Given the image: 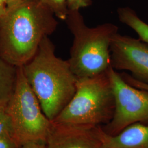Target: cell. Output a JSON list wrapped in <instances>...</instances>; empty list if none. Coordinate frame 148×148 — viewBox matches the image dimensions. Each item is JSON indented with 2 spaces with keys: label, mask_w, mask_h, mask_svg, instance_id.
I'll list each match as a JSON object with an SVG mask.
<instances>
[{
  "label": "cell",
  "mask_w": 148,
  "mask_h": 148,
  "mask_svg": "<svg viewBox=\"0 0 148 148\" xmlns=\"http://www.w3.org/2000/svg\"><path fill=\"white\" fill-rule=\"evenodd\" d=\"M22 68L43 113L53 121L76 90L78 78L71 70L68 60L56 56L55 46L46 36L34 57Z\"/></svg>",
  "instance_id": "7a4b0ae2"
},
{
  "label": "cell",
  "mask_w": 148,
  "mask_h": 148,
  "mask_svg": "<svg viewBox=\"0 0 148 148\" xmlns=\"http://www.w3.org/2000/svg\"><path fill=\"white\" fill-rule=\"evenodd\" d=\"M111 66L128 70L136 79L148 84V43L116 33L110 45Z\"/></svg>",
  "instance_id": "52a82bcc"
},
{
  "label": "cell",
  "mask_w": 148,
  "mask_h": 148,
  "mask_svg": "<svg viewBox=\"0 0 148 148\" xmlns=\"http://www.w3.org/2000/svg\"><path fill=\"white\" fill-rule=\"evenodd\" d=\"M99 127H75L52 122L47 148H105Z\"/></svg>",
  "instance_id": "ba28073f"
},
{
  "label": "cell",
  "mask_w": 148,
  "mask_h": 148,
  "mask_svg": "<svg viewBox=\"0 0 148 148\" xmlns=\"http://www.w3.org/2000/svg\"><path fill=\"white\" fill-rule=\"evenodd\" d=\"M65 22L74 37L68 60L75 76L91 77L106 72L111 67L110 48L118 27L110 23L87 27L79 11H69Z\"/></svg>",
  "instance_id": "3957f363"
},
{
  "label": "cell",
  "mask_w": 148,
  "mask_h": 148,
  "mask_svg": "<svg viewBox=\"0 0 148 148\" xmlns=\"http://www.w3.org/2000/svg\"><path fill=\"white\" fill-rule=\"evenodd\" d=\"M18 67L0 59V108L6 106L16 88Z\"/></svg>",
  "instance_id": "30bf717a"
},
{
  "label": "cell",
  "mask_w": 148,
  "mask_h": 148,
  "mask_svg": "<svg viewBox=\"0 0 148 148\" xmlns=\"http://www.w3.org/2000/svg\"><path fill=\"white\" fill-rule=\"evenodd\" d=\"M69 11H79L92 5V0H67Z\"/></svg>",
  "instance_id": "5bb4252c"
},
{
  "label": "cell",
  "mask_w": 148,
  "mask_h": 148,
  "mask_svg": "<svg viewBox=\"0 0 148 148\" xmlns=\"http://www.w3.org/2000/svg\"><path fill=\"white\" fill-rule=\"evenodd\" d=\"M5 108L11 117L15 138L21 145L29 141L46 143L52 122L43 113L22 66L18 67L16 88Z\"/></svg>",
  "instance_id": "5b68a950"
},
{
  "label": "cell",
  "mask_w": 148,
  "mask_h": 148,
  "mask_svg": "<svg viewBox=\"0 0 148 148\" xmlns=\"http://www.w3.org/2000/svg\"><path fill=\"white\" fill-rule=\"evenodd\" d=\"M108 73L114 95L115 110L104 131L114 136L135 123L148 125V90L130 85L111 66Z\"/></svg>",
  "instance_id": "8992f818"
},
{
  "label": "cell",
  "mask_w": 148,
  "mask_h": 148,
  "mask_svg": "<svg viewBox=\"0 0 148 148\" xmlns=\"http://www.w3.org/2000/svg\"><path fill=\"white\" fill-rule=\"evenodd\" d=\"M7 10V4L5 0H0V18L4 16Z\"/></svg>",
  "instance_id": "ac0fdd59"
},
{
  "label": "cell",
  "mask_w": 148,
  "mask_h": 148,
  "mask_svg": "<svg viewBox=\"0 0 148 148\" xmlns=\"http://www.w3.org/2000/svg\"><path fill=\"white\" fill-rule=\"evenodd\" d=\"M43 5L53 12L54 16L59 19L65 21L69 10L67 0H39Z\"/></svg>",
  "instance_id": "7c38bea8"
},
{
  "label": "cell",
  "mask_w": 148,
  "mask_h": 148,
  "mask_svg": "<svg viewBox=\"0 0 148 148\" xmlns=\"http://www.w3.org/2000/svg\"><path fill=\"white\" fill-rule=\"evenodd\" d=\"M21 144L14 137H0V148H21Z\"/></svg>",
  "instance_id": "2e32d148"
},
{
  "label": "cell",
  "mask_w": 148,
  "mask_h": 148,
  "mask_svg": "<svg viewBox=\"0 0 148 148\" xmlns=\"http://www.w3.org/2000/svg\"><path fill=\"white\" fill-rule=\"evenodd\" d=\"M120 75H121L122 77L124 79V80L126 81L130 85L139 89H143V90H148V84H146L145 82H143L140 81L136 79L132 76L125 73L120 74Z\"/></svg>",
  "instance_id": "9a60e30c"
},
{
  "label": "cell",
  "mask_w": 148,
  "mask_h": 148,
  "mask_svg": "<svg viewBox=\"0 0 148 148\" xmlns=\"http://www.w3.org/2000/svg\"><path fill=\"white\" fill-rule=\"evenodd\" d=\"M58 24L53 12L39 0H18L8 5L0 18V59L17 67L24 65Z\"/></svg>",
  "instance_id": "6da1fadb"
},
{
  "label": "cell",
  "mask_w": 148,
  "mask_h": 148,
  "mask_svg": "<svg viewBox=\"0 0 148 148\" xmlns=\"http://www.w3.org/2000/svg\"><path fill=\"white\" fill-rule=\"evenodd\" d=\"M108 70L94 77L78 79L73 97L52 122L87 128L109 123L114 113L115 99Z\"/></svg>",
  "instance_id": "277c9868"
},
{
  "label": "cell",
  "mask_w": 148,
  "mask_h": 148,
  "mask_svg": "<svg viewBox=\"0 0 148 148\" xmlns=\"http://www.w3.org/2000/svg\"><path fill=\"white\" fill-rule=\"evenodd\" d=\"M21 148H47L46 143L40 141H29L23 143Z\"/></svg>",
  "instance_id": "e0dca14e"
},
{
  "label": "cell",
  "mask_w": 148,
  "mask_h": 148,
  "mask_svg": "<svg viewBox=\"0 0 148 148\" xmlns=\"http://www.w3.org/2000/svg\"><path fill=\"white\" fill-rule=\"evenodd\" d=\"M119 21L136 32L139 39L148 43V24L140 19L134 11L128 7L118 8Z\"/></svg>",
  "instance_id": "8fae6325"
},
{
  "label": "cell",
  "mask_w": 148,
  "mask_h": 148,
  "mask_svg": "<svg viewBox=\"0 0 148 148\" xmlns=\"http://www.w3.org/2000/svg\"><path fill=\"white\" fill-rule=\"evenodd\" d=\"M105 148H148V125L135 123L111 136L99 127Z\"/></svg>",
  "instance_id": "9c48e42d"
},
{
  "label": "cell",
  "mask_w": 148,
  "mask_h": 148,
  "mask_svg": "<svg viewBox=\"0 0 148 148\" xmlns=\"http://www.w3.org/2000/svg\"><path fill=\"white\" fill-rule=\"evenodd\" d=\"M15 137L11 117L7 112L5 106L0 108V137Z\"/></svg>",
  "instance_id": "4fadbf2b"
},
{
  "label": "cell",
  "mask_w": 148,
  "mask_h": 148,
  "mask_svg": "<svg viewBox=\"0 0 148 148\" xmlns=\"http://www.w3.org/2000/svg\"><path fill=\"white\" fill-rule=\"evenodd\" d=\"M18 1V0H5L6 3L7 4V6L16 2V1Z\"/></svg>",
  "instance_id": "d6986e66"
}]
</instances>
